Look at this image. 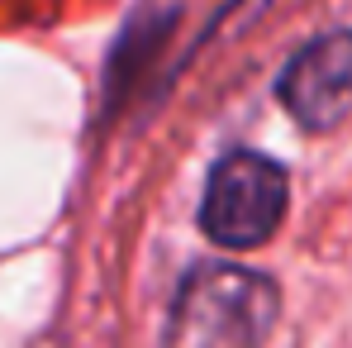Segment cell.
<instances>
[{"label": "cell", "instance_id": "1", "mask_svg": "<svg viewBox=\"0 0 352 348\" xmlns=\"http://www.w3.org/2000/svg\"><path fill=\"white\" fill-rule=\"evenodd\" d=\"M276 325V282L234 267L200 263L172 300L162 348H262Z\"/></svg>", "mask_w": 352, "mask_h": 348}, {"label": "cell", "instance_id": "3", "mask_svg": "<svg viewBox=\"0 0 352 348\" xmlns=\"http://www.w3.org/2000/svg\"><path fill=\"white\" fill-rule=\"evenodd\" d=\"M281 105L305 129H333L352 105V29L314 39L281 72Z\"/></svg>", "mask_w": 352, "mask_h": 348}, {"label": "cell", "instance_id": "2", "mask_svg": "<svg viewBox=\"0 0 352 348\" xmlns=\"http://www.w3.org/2000/svg\"><path fill=\"white\" fill-rule=\"evenodd\" d=\"M291 181L286 167L262 153H229L205 186L200 229L224 248H257L286 220Z\"/></svg>", "mask_w": 352, "mask_h": 348}]
</instances>
